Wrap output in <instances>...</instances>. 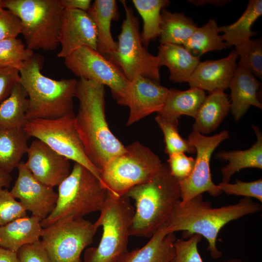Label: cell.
<instances>
[{"label": "cell", "instance_id": "21", "mask_svg": "<svg viewBox=\"0 0 262 262\" xmlns=\"http://www.w3.org/2000/svg\"><path fill=\"white\" fill-rule=\"evenodd\" d=\"M175 233L159 228L143 246L126 252L118 262H170L175 255Z\"/></svg>", "mask_w": 262, "mask_h": 262}, {"label": "cell", "instance_id": "18", "mask_svg": "<svg viewBox=\"0 0 262 262\" xmlns=\"http://www.w3.org/2000/svg\"><path fill=\"white\" fill-rule=\"evenodd\" d=\"M238 55L232 50L226 57L200 62L188 80L190 87L211 92L229 88L237 67Z\"/></svg>", "mask_w": 262, "mask_h": 262}, {"label": "cell", "instance_id": "25", "mask_svg": "<svg viewBox=\"0 0 262 262\" xmlns=\"http://www.w3.org/2000/svg\"><path fill=\"white\" fill-rule=\"evenodd\" d=\"M230 101L223 90L209 92L194 119L193 130L203 135L214 131L230 110Z\"/></svg>", "mask_w": 262, "mask_h": 262}, {"label": "cell", "instance_id": "16", "mask_svg": "<svg viewBox=\"0 0 262 262\" xmlns=\"http://www.w3.org/2000/svg\"><path fill=\"white\" fill-rule=\"evenodd\" d=\"M61 49L57 56L65 58L82 47L97 50V34L87 12L65 9L62 13L59 33Z\"/></svg>", "mask_w": 262, "mask_h": 262}, {"label": "cell", "instance_id": "27", "mask_svg": "<svg viewBox=\"0 0 262 262\" xmlns=\"http://www.w3.org/2000/svg\"><path fill=\"white\" fill-rule=\"evenodd\" d=\"M30 138L23 128L0 129V170L11 173L17 167L27 154Z\"/></svg>", "mask_w": 262, "mask_h": 262}, {"label": "cell", "instance_id": "24", "mask_svg": "<svg viewBox=\"0 0 262 262\" xmlns=\"http://www.w3.org/2000/svg\"><path fill=\"white\" fill-rule=\"evenodd\" d=\"M257 137L256 142L248 149L241 150H222L215 154V159L226 160L228 164L221 169L222 181L229 182L236 172L246 168L262 169V133L259 128L252 125Z\"/></svg>", "mask_w": 262, "mask_h": 262}, {"label": "cell", "instance_id": "38", "mask_svg": "<svg viewBox=\"0 0 262 262\" xmlns=\"http://www.w3.org/2000/svg\"><path fill=\"white\" fill-rule=\"evenodd\" d=\"M222 192L229 195H237L245 197L255 198L262 202V179L245 182L236 180L235 183L220 182L217 185Z\"/></svg>", "mask_w": 262, "mask_h": 262}, {"label": "cell", "instance_id": "39", "mask_svg": "<svg viewBox=\"0 0 262 262\" xmlns=\"http://www.w3.org/2000/svg\"><path fill=\"white\" fill-rule=\"evenodd\" d=\"M168 156V165L172 176L179 181L187 178L193 170L195 159L183 152L175 153Z\"/></svg>", "mask_w": 262, "mask_h": 262}, {"label": "cell", "instance_id": "6", "mask_svg": "<svg viewBox=\"0 0 262 262\" xmlns=\"http://www.w3.org/2000/svg\"><path fill=\"white\" fill-rule=\"evenodd\" d=\"M134 211L129 198L108 192L100 215L94 223L98 229L102 228L101 239L97 247L85 250L82 262H118L128 251Z\"/></svg>", "mask_w": 262, "mask_h": 262}, {"label": "cell", "instance_id": "48", "mask_svg": "<svg viewBox=\"0 0 262 262\" xmlns=\"http://www.w3.org/2000/svg\"><path fill=\"white\" fill-rule=\"evenodd\" d=\"M4 9L3 5V0H0V13Z\"/></svg>", "mask_w": 262, "mask_h": 262}, {"label": "cell", "instance_id": "34", "mask_svg": "<svg viewBox=\"0 0 262 262\" xmlns=\"http://www.w3.org/2000/svg\"><path fill=\"white\" fill-rule=\"evenodd\" d=\"M34 55L33 51L26 48L17 38L0 41V68H14L18 71L23 63Z\"/></svg>", "mask_w": 262, "mask_h": 262}, {"label": "cell", "instance_id": "3", "mask_svg": "<svg viewBox=\"0 0 262 262\" xmlns=\"http://www.w3.org/2000/svg\"><path fill=\"white\" fill-rule=\"evenodd\" d=\"M125 196L135 202L130 235L140 237L150 238L181 201L179 181L164 163L152 179L131 188Z\"/></svg>", "mask_w": 262, "mask_h": 262}, {"label": "cell", "instance_id": "46", "mask_svg": "<svg viewBox=\"0 0 262 262\" xmlns=\"http://www.w3.org/2000/svg\"><path fill=\"white\" fill-rule=\"evenodd\" d=\"M12 180L10 173L0 170V189L9 187Z\"/></svg>", "mask_w": 262, "mask_h": 262}, {"label": "cell", "instance_id": "35", "mask_svg": "<svg viewBox=\"0 0 262 262\" xmlns=\"http://www.w3.org/2000/svg\"><path fill=\"white\" fill-rule=\"evenodd\" d=\"M235 47V51L240 57L237 65L250 72L256 77L262 80V38L249 39Z\"/></svg>", "mask_w": 262, "mask_h": 262}, {"label": "cell", "instance_id": "20", "mask_svg": "<svg viewBox=\"0 0 262 262\" xmlns=\"http://www.w3.org/2000/svg\"><path fill=\"white\" fill-rule=\"evenodd\" d=\"M87 13L94 22L97 34V51L106 57L117 49V43L112 35L111 23L119 18L117 2L115 0H96Z\"/></svg>", "mask_w": 262, "mask_h": 262}, {"label": "cell", "instance_id": "2", "mask_svg": "<svg viewBox=\"0 0 262 262\" xmlns=\"http://www.w3.org/2000/svg\"><path fill=\"white\" fill-rule=\"evenodd\" d=\"M261 210L262 205L249 197H244L235 204L213 208L210 202L203 200L202 194L199 195L177 205L165 224L166 230L167 233L182 231L185 238L195 234L204 237L208 242L207 250L211 257L217 259L222 255L216 246L220 229L231 221Z\"/></svg>", "mask_w": 262, "mask_h": 262}, {"label": "cell", "instance_id": "15", "mask_svg": "<svg viewBox=\"0 0 262 262\" xmlns=\"http://www.w3.org/2000/svg\"><path fill=\"white\" fill-rule=\"evenodd\" d=\"M169 89L160 82L137 76L129 82L125 95L119 105L129 107L126 126L131 125L163 108Z\"/></svg>", "mask_w": 262, "mask_h": 262}, {"label": "cell", "instance_id": "30", "mask_svg": "<svg viewBox=\"0 0 262 262\" xmlns=\"http://www.w3.org/2000/svg\"><path fill=\"white\" fill-rule=\"evenodd\" d=\"M28 107L27 94L18 82L0 104V129L23 128L27 121Z\"/></svg>", "mask_w": 262, "mask_h": 262}, {"label": "cell", "instance_id": "43", "mask_svg": "<svg viewBox=\"0 0 262 262\" xmlns=\"http://www.w3.org/2000/svg\"><path fill=\"white\" fill-rule=\"evenodd\" d=\"M59 2L64 10H80L85 12H87L92 4L91 0H59Z\"/></svg>", "mask_w": 262, "mask_h": 262}, {"label": "cell", "instance_id": "22", "mask_svg": "<svg viewBox=\"0 0 262 262\" xmlns=\"http://www.w3.org/2000/svg\"><path fill=\"white\" fill-rule=\"evenodd\" d=\"M157 56L160 67L165 66L168 68L169 79L175 83L187 82L200 62L199 57L181 45L160 44Z\"/></svg>", "mask_w": 262, "mask_h": 262}, {"label": "cell", "instance_id": "14", "mask_svg": "<svg viewBox=\"0 0 262 262\" xmlns=\"http://www.w3.org/2000/svg\"><path fill=\"white\" fill-rule=\"evenodd\" d=\"M17 179L10 191L13 196L19 199L32 215L41 221L53 211L55 207L58 194L53 187L38 180L21 161L17 167Z\"/></svg>", "mask_w": 262, "mask_h": 262}, {"label": "cell", "instance_id": "36", "mask_svg": "<svg viewBox=\"0 0 262 262\" xmlns=\"http://www.w3.org/2000/svg\"><path fill=\"white\" fill-rule=\"evenodd\" d=\"M27 211L7 189H0V226L27 216Z\"/></svg>", "mask_w": 262, "mask_h": 262}, {"label": "cell", "instance_id": "28", "mask_svg": "<svg viewBox=\"0 0 262 262\" xmlns=\"http://www.w3.org/2000/svg\"><path fill=\"white\" fill-rule=\"evenodd\" d=\"M262 15V0H249L245 11L235 22L219 27V33H224L221 35L222 39L230 47L250 39L257 34L251 27Z\"/></svg>", "mask_w": 262, "mask_h": 262}, {"label": "cell", "instance_id": "29", "mask_svg": "<svg viewBox=\"0 0 262 262\" xmlns=\"http://www.w3.org/2000/svg\"><path fill=\"white\" fill-rule=\"evenodd\" d=\"M197 28L193 19L183 13H172L163 9L161 11L160 44L183 45Z\"/></svg>", "mask_w": 262, "mask_h": 262}, {"label": "cell", "instance_id": "40", "mask_svg": "<svg viewBox=\"0 0 262 262\" xmlns=\"http://www.w3.org/2000/svg\"><path fill=\"white\" fill-rule=\"evenodd\" d=\"M22 30L21 20L16 15L6 9L0 13V41L16 38Z\"/></svg>", "mask_w": 262, "mask_h": 262}, {"label": "cell", "instance_id": "44", "mask_svg": "<svg viewBox=\"0 0 262 262\" xmlns=\"http://www.w3.org/2000/svg\"><path fill=\"white\" fill-rule=\"evenodd\" d=\"M0 262H19L16 252L0 247Z\"/></svg>", "mask_w": 262, "mask_h": 262}, {"label": "cell", "instance_id": "19", "mask_svg": "<svg viewBox=\"0 0 262 262\" xmlns=\"http://www.w3.org/2000/svg\"><path fill=\"white\" fill-rule=\"evenodd\" d=\"M260 85L254 75L237 65L229 87L231 92L230 109L235 120H239L251 106L262 109L258 96Z\"/></svg>", "mask_w": 262, "mask_h": 262}, {"label": "cell", "instance_id": "33", "mask_svg": "<svg viewBox=\"0 0 262 262\" xmlns=\"http://www.w3.org/2000/svg\"><path fill=\"white\" fill-rule=\"evenodd\" d=\"M155 120L164 134L166 154L169 155L178 152L196 153L195 147L188 140L180 135L178 130V120L169 119L157 114Z\"/></svg>", "mask_w": 262, "mask_h": 262}, {"label": "cell", "instance_id": "31", "mask_svg": "<svg viewBox=\"0 0 262 262\" xmlns=\"http://www.w3.org/2000/svg\"><path fill=\"white\" fill-rule=\"evenodd\" d=\"M132 2L143 19L141 39L147 48L151 40L160 36L161 11L169 4L170 1L132 0Z\"/></svg>", "mask_w": 262, "mask_h": 262}, {"label": "cell", "instance_id": "26", "mask_svg": "<svg viewBox=\"0 0 262 262\" xmlns=\"http://www.w3.org/2000/svg\"><path fill=\"white\" fill-rule=\"evenodd\" d=\"M206 96L205 91L197 88L186 90L171 88L162 109L157 114L171 120H179L183 115L194 118Z\"/></svg>", "mask_w": 262, "mask_h": 262}, {"label": "cell", "instance_id": "17", "mask_svg": "<svg viewBox=\"0 0 262 262\" xmlns=\"http://www.w3.org/2000/svg\"><path fill=\"white\" fill-rule=\"evenodd\" d=\"M27 154V167L43 183L58 186L70 174V160L38 139L32 141Z\"/></svg>", "mask_w": 262, "mask_h": 262}, {"label": "cell", "instance_id": "23", "mask_svg": "<svg viewBox=\"0 0 262 262\" xmlns=\"http://www.w3.org/2000/svg\"><path fill=\"white\" fill-rule=\"evenodd\" d=\"M41 221L26 216L0 226V247L17 252L23 246L39 241L43 229Z\"/></svg>", "mask_w": 262, "mask_h": 262}, {"label": "cell", "instance_id": "9", "mask_svg": "<svg viewBox=\"0 0 262 262\" xmlns=\"http://www.w3.org/2000/svg\"><path fill=\"white\" fill-rule=\"evenodd\" d=\"M125 11V18L118 36L117 49L105 57L122 71L129 81L141 76L160 82L159 59L149 53L143 45L140 32V22L132 7L125 0L120 1Z\"/></svg>", "mask_w": 262, "mask_h": 262}, {"label": "cell", "instance_id": "47", "mask_svg": "<svg viewBox=\"0 0 262 262\" xmlns=\"http://www.w3.org/2000/svg\"><path fill=\"white\" fill-rule=\"evenodd\" d=\"M223 262H244L241 260L240 259H230L229 260H228L227 261H225Z\"/></svg>", "mask_w": 262, "mask_h": 262}, {"label": "cell", "instance_id": "11", "mask_svg": "<svg viewBox=\"0 0 262 262\" xmlns=\"http://www.w3.org/2000/svg\"><path fill=\"white\" fill-rule=\"evenodd\" d=\"M97 229L83 218H64L43 228L40 241L51 262H82V253Z\"/></svg>", "mask_w": 262, "mask_h": 262}, {"label": "cell", "instance_id": "13", "mask_svg": "<svg viewBox=\"0 0 262 262\" xmlns=\"http://www.w3.org/2000/svg\"><path fill=\"white\" fill-rule=\"evenodd\" d=\"M229 137L227 130H223L211 136L203 135L195 130L189 134L188 140L195 147L196 156L193 170L190 176L179 181L181 203H185L205 192L213 196L222 193L218 186L212 180L210 163L214 149Z\"/></svg>", "mask_w": 262, "mask_h": 262}, {"label": "cell", "instance_id": "41", "mask_svg": "<svg viewBox=\"0 0 262 262\" xmlns=\"http://www.w3.org/2000/svg\"><path fill=\"white\" fill-rule=\"evenodd\" d=\"M16 253L19 262H51L40 241L23 246Z\"/></svg>", "mask_w": 262, "mask_h": 262}, {"label": "cell", "instance_id": "4", "mask_svg": "<svg viewBox=\"0 0 262 262\" xmlns=\"http://www.w3.org/2000/svg\"><path fill=\"white\" fill-rule=\"evenodd\" d=\"M42 60L34 55L19 69L18 82L28 98V120L53 119L73 112L74 98L78 80L51 79L41 72Z\"/></svg>", "mask_w": 262, "mask_h": 262}, {"label": "cell", "instance_id": "8", "mask_svg": "<svg viewBox=\"0 0 262 262\" xmlns=\"http://www.w3.org/2000/svg\"><path fill=\"white\" fill-rule=\"evenodd\" d=\"M162 164L158 155L135 141L104 165L100 171L101 181L108 192L122 196L131 188L152 179Z\"/></svg>", "mask_w": 262, "mask_h": 262}, {"label": "cell", "instance_id": "10", "mask_svg": "<svg viewBox=\"0 0 262 262\" xmlns=\"http://www.w3.org/2000/svg\"><path fill=\"white\" fill-rule=\"evenodd\" d=\"M75 115L72 112L53 119L30 120L23 128L30 138L43 142L58 154L84 166L102 183L99 171L86 155L75 127Z\"/></svg>", "mask_w": 262, "mask_h": 262}, {"label": "cell", "instance_id": "42", "mask_svg": "<svg viewBox=\"0 0 262 262\" xmlns=\"http://www.w3.org/2000/svg\"><path fill=\"white\" fill-rule=\"evenodd\" d=\"M19 79V71L14 68H0V104L11 94Z\"/></svg>", "mask_w": 262, "mask_h": 262}, {"label": "cell", "instance_id": "37", "mask_svg": "<svg viewBox=\"0 0 262 262\" xmlns=\"http://www.w3.org/2000/svg\"><path fill=\"white\" fill-rule=\"evenodd\" d=\"M201 237L195 234L186 240L177 239L174 243L175 255L170 262H203L197 247Z\"/></svg>", "mask_w": 262, "mask_h": 262}, {"label": "cell", "instance_id": "5", "mask_svg": "<svg viewBox=\"0 0 262 262\" xmlns=\"http://www.w3.org/2000/svg\"><path fill=\"white\" fill-rule=\"evenodd\" d=\"M58 187L55 207L41 221L43 228L62 219L82 218L88 214L100 211L108 194L101 181L90 170L77 163Z\"/></svg>", "mask_w": 262, "mask_h": 262}, {"label": "cell", "instance_id": "45", "mask_svg": "<svg viewBox=\"0 0 262 262\" xmlns=\"http://www.w3.org/2000/svg\"><path fill=\"white\" fill-rule=\"evenodd\" d=\"M188 1L197 6H202L205 4H211L221 6L227 4L230 1L228 0H190Z\"/></svg>", "mask_w": 262, "mask_h": 262}, {"label": "cell", "instance_id": "7", "mask_svg": "<svg viewBox=\"0 0 262 262\" xmlns=\"http://www.w3.org/2000/svg\"><path fill=\"white\" fill-rule=\"evenodd\" d=\"M3 5L20 19L28 49L46 51L57 49L64 10L59 0H3Z\"/></svg>", "mask_w": 262, "mask_h": 262}, {"label": "cell", "instance_id": "12", "mask_svg": "<svg viewBox=\"0 0 262 262\" xmlns=\"http://www.w3.org/2000/svg\"><path fill=\"white\" fill-rule=\"evenodd\" d=\"M66 67L80 78L107 86L118 104L129 82L121 69L97 50L82 47L64 58Z\"/></svg>", "mask_w": 262, "mask_h": 262}, {"label": "cell", "instance_id": "32", "mask_svg": "<svg viewBox=\"0 0 262 262\" xmlns=\"http://www.w3.org/2000/svg\"><path fill=\"white\" fill-rule=\"evenodd\" d=\"M219 33L216 21L210 19L202 27H197L183 46L192 54L199 58L210 51L221 50L228 47Z\"/></svg>", "mask_w": 262, "mask_h": 262}, {"label": "cell", "instance_id": "1", "mask_svg": "<svg viewBox=\"0 0 262 262\" xmlns=\"http://www.w3.org/2000/svg\"><path fill=\"white\" fill-rule=\"evenodd\" d=\"M105 86L80 78L75 97L79 101L75 127L86 155L100 170L111 158L125 150V146L112 133L106 121Z\"/></svg>", "mask_w": 262, "mask_h": 262}]
</instances>
